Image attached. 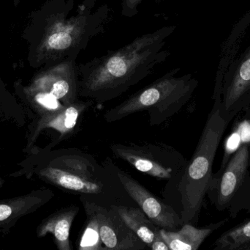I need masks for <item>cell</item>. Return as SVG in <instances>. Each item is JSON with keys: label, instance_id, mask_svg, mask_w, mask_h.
Returning <instances> with one entry per match:
<instances>
[{"label": "cell", "instance_id": "1", "mask_svg": "<svg viewBox=\"0 0 250 250\" xmlns=\"http://www.w3.org/2000/svg\"><path fill=\"white\" fill-rule=\"evenodd\" d=\"M19 166L20 170L10 176L29 179L36 176L63 192L102 206L130 205L133 201L109 158L101 164L93 156L78 148L47 151L36 146Z\"/></svg>", "mask_w": 250, "mask_h": 250}, {"label": "cell", "instance_id": "2", "mask_svg": "<svg viewBox=\"0 0 250 250\" xmlns=\"http://www.w3.org/2000/svg\"><path fill=\"white\" fill-rule=\"evenodd\" d=\"M176 26H165L129 44L76 66L79 98L105 103L121 96L167 60L164 49Z\"/></svg>", "mask_w": 250, "mask_h": 250}, {"label": "cell", "instance_id": "3", "mask_svg": "<svg viewBox=\"0 0 250 250\" xmlns=\"http://www.w3.org/2000/svg\"><path fill=\"white\" fill-rule=\"evenodd\" d=\"M75 2L49 0L37 13L32 42L35 67L76 60L92 38L105 31L111 13L108 4L98 5V0Z\"/></svg>", "mask_w": 250, "mask_h": 250}, {"label": "cell", "instance_id": "4", "mask_svg": "<svg viewBox=\"0 0 250 250\" xmlns=\"http://www.w3.org/2000/svg\"><path fill=\"white\" fill-rule=\"evenodd\" d=\"M229 123L222 114L219 103L214 101L196 149L178 182L184 224L198 222L204 198L212 182L214 158Z\"/></svg>", "mask_w": 250, "mask_h": 250}, {"label": "cell", "instance_id": "5", "mask_svg": "<svg viewBox=\"0 0 250 250\" xmlns=\"http://www.w3.org/2000/svg\"><path fill=\"white\" fill-rule=\"evenodd\" d=\"M179 68L170 70L105 112V121H120L141 112L148 113L151 126L167 121L186 105L198 85V80L191 74L179 76Z\"/></svg>", "mask_w": 250, "mask_h": 250}, {"label": "cell", "instance_id": "6", "mask_svg": "<svg viewBox=\"0 0 250 250\" xmlns=\"http://www.w3.org/2000/svg\"><path fill=\"white\" fill-rule=\"evenodd\" d=\"M110 149L117 158L160 180H179L188 164L179 151L162 142H118Z\"/></svg>", "mask_w": 250, "mask_h": 250}, {"label": "cell", "instance_id": "7", "mask_svg": "<svg viewBox=\"0 0 250 250\" xmlns=\"http://www.w3.org/2000/svg\"><path fill=\"white\" fill-rule=\"evenodd\" d=\"M92 104L94 102L91 100L78 99L76 102L57 113L35 117L28 126L26 145L23 150V153L29 154L32 151L38 138L45 130H52L57 133L56 139L46 145L53 149L56 145L74 133L82 116Z\"/></svg>", "mask_w": 250, "mask_h": 250}, {"label": "cell", "instance_id": "8", "mask_svg": "<svg viewBox=\"0 0 250 250\" xmlns=\"http://www.w3.org/2000/svg\"><path fill=\"white\" fill-rule=\"evenodd\" d=\"M76 61L66 60L45 66L25 87L70 105L79 99Z\"/></svg>", "mask_w": 250, "mask_h": 250}, {"label": "cell", "instance_id": "9", "mask_svg": "<svg viewBox=\"0 0 250 250\" xmlns=\"http://www.w3.org/2000/svg\"><path fill=\"white\" fill-rule=\"evenodd\" d=\"M116 170L128 195L157 227L167 230H177L183 226L181 216L170 205L163 202L117 165Z\"/></svg>", "mask_w": 250, "mask_h": 250}, {"label": "cell", "instance_id": "10", "mask_svg": "<svg viewBox=\"0 0 250 250\" xmlns=\"http://www.w3.org/2000/svg\"><path fill=\"white\" fill-rule=\"evenodd\" d=\"M214 100L229 122L250 105V47L241 58L236 68L215 91Z\"/></svg>", "mask_w": 250, "mask_h": 250}, {"label": "cell", "instance_id": "11", "mask_svg": "<svg viewBox=\"0 0 250 250\" xmlns=\"http://www.w3.org/2000/svg\"><path fill=\"white\" fill-rule=\"evenodd\" d=\"M249 156L248 144L244 142L229 159L220 179H212L207 194H213V201L220 211L229 206L242 186L248 170Z\"/></svg>", "mask_w": 250, "mask_h": 250}, {"label": "cell", "instance_id": "12", "mask_svg": "<svg viewBox=\"0 0 250 250\" xmlns=\"http://www.w3.org/2000/svg\"><path fill=\"white\" fill-rule=\"evenodd\" d=\"M98 215L104 249L143 250L147 248L112 207L98 205Z\"/></svg>", "mask_w": 250, "mask_h": 250}, {"label": "cell", "instance_id": "13", "mask_svg": "<svg viewBox=\"0 0 250 250\" xmlns=\"http://www.w3.org/2000/svg\"><path fill=\"white\" fill-rule=\"evenodd\" d=\"M55 196L46 188L34 189L29 193L0 201V236L10 233L16 223L48 204Z\"/></svg>", "mask_w": 250, "mask_h": 250}, {"label": "cell", "instance_id": "14", "mask_svg": "<svg viewBox=\"0 0 250 250\" xmlns=\"http://www.w3.org/2000/svg\"><path fill=\"white\" fill-rule=\"evenodd\" d=\"M79 211L76 205L64 207L42 220L36 229L38 239L51 234L59 250H71L70 232L72 225Z\"/></svg>", "mask_w": 250, "mask_h": 250}, {"label": "cell", "instance_id": "15", "mask_svg": "<svg viewBox=\"0 0 250 250\" xmlns=\"http://www.w3.org/2000/svg\"><path fill=\"white\" fill-rule=\"evenodd\" d=\"M227 220H222L204 228H197L192 224L185 223L177 230L160 228V233L170 250H197L207 237L223 226Z\"/></svg>", "mask_w": 250, "mask_h": 250}, {"label": "cell", "instance_id": "16", "mask_svg": "<svg viewBox=\"0 0 250 250\" xmlns=\"http://www.w3.org/2000/svg\"><path fill=\"white\" fill-rule=\"evenodd\" d=\"M111 207L120 214L126 226L150 248L160 228L154 225L140 208L132 205H113Z\"/></svg>", "mask_w": 250, "mask_h": 250}, {"label": "cell", "instance_id": "17", "mask_svg": "<svg viewBox=\"0 0 250 250\" xmlns=\"http://www.w3.org/2000/svg\"><path fill=\"white\" fill-rule=\"evenodd\" d=\"M84 208L86 220L85 228L81 236L78 249L79 250H102L104 249L100 235L98 204L84 198H80Z\"/></svg>", "mask_w": 250, "mask_h": 250}, {"label": "cell", "instance_id": "18", "mask_svg": "<svg viewBox=\"0 0 250 250\" xmlns=\"http://www.w3.org/2000/svg\"><path fill=\"white\" fill-rule=\"evenodd\" d=\"M217 250H250V220L226 231L214 244Z\"/></svg>", "mask_w": 250, "mask_h": 250}, {"label": "cell", "instance_id": "19", "mask_svg": "<svg viewBox=\"0 0 250 250\" xmlns=\"http://www.w3.org/2000/svg\"><path fill=\"white\" fill-rule=\"evenodd\" d=\"M143 0H122V14L125 17L132 18L138 14V7Z\"/></svg>", "mask_w": 250, "mask_h": 250}, {"label": "cell", "instance_id": "20", "mask_svg": "<svg viewBox=\"0 0 250 250\" xmlns=\"http://www.w3.org/2000/svg\"><path fill=\"white\" fill-rule=\"evenodd\" d=\"M153 250H170L166 241L163 239L161 233L156 236L155 239L153 242L152 245L150 247Z\"/></svg>", "mask_w": 250, "mask_h": 250}, {"label": "cell", "instance_id": "21", "mask_svg": "<svg viewBox=\"0 0 250 250\" xmlns=\"http://www.w3.org/2000/svg\"><path fill=\"white\" fill-rule=\"evenodd\" d=\"M239 135H240L241 139L243 140L244 142L250 141V125L248 123H242L240 127L238 129Z\"/></svg>", "mask_w": 250, "mask_h": 250}, {"label": "cell", "instance_id": "22", "mask_svg": "<svg viewBox=\"0 0 250 250\" xmlns=\"http://www.w3.org/2000/svg\"><path fill=\"white\" fill-rule=\"evenodd\" d=\"M4 182L5 181L2 179V178L0 177V188L2 187L3 185H4Z\"/></svg>", "mask_w": 250, "mask_h": 250}, {"label": "cell", "instance_id": "23", "mask_svg": "<svg viewBox=\"0 0 250 250\" xmlns=\"http://www.w3.org/2000/svg\"><path fill=\"white\" fill-rule=\"evenodd\" d=\"M21 0H13V2H14L15 6H17L18 4L20 2Z\"/></svg>", "mask_w": 250, "mask_h": 250}]
</instances>
